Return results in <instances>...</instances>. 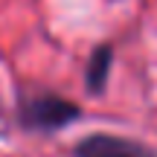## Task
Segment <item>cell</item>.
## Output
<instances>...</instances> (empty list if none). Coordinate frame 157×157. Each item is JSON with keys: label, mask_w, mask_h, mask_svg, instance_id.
Here are the masks:
<instances>
[{"label": "cell", "mask_w": 157, "mask_h": 157, "mask_svg": "<svg viewBox=\"0 0 157 157\" xmlns=\"http://www.w3.org/2000/svg\"><path fill=\"white\" fill-rule=\"evenodd\" d=\"M76 157H157V151L140 146V143L122 140V137L93 134L76 146Z\"/></svg>", "instance_id": "7a4b0ae2"}, {"label": "cell", "mask_w": 157, "mask_h": 157, "mask_svg": "<svg viewBox=\"0 0 157 157\" xmlns=\"http://www.w3.org/2000/svg\"><path fill=\"white\" fill-rule=\"evenodd\" d=\"M108 67H111V50H108V47H99V50L93 52V58H90V64H87L90 90H102V84H105V78H108Z\"/></svg>", "instance_id": "3957f363"}, {"label": "cell", "mask_w": 157, "mask_h": 157, "mask_svg": "<svg viewBox=\"0 0 157 157\" xmlns=\"http://www.w3.org/2000/svg\"><path fill=\"white\" fill-rule=\"evenodd\" d=\"M76 113H78L76 105L58 99V96H35L23 108L26 125H35V128H58V125H67V122L76 119Z\"/></svg>", "instance_id": "6da1fadb"}]
</instances>
